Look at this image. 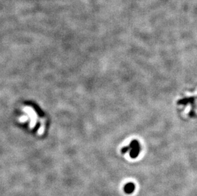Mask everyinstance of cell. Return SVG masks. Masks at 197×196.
Masks as SVG:
<instances>
[{"label":"cell","instance_id":"6da1fadb","mask_svg":"<svg viewBox=\"0 0 197 196\" xmlns=\"http://www.w3.org/2000/svg\"><path fill=\"white\" fill-rule=\"evenodd\" d=\"M133 189H134V186L131 183L128 184L124 188L125 192H127V193H131V192L133 191Z\"/></svg>","mask_w":197,"mask_h":196}]
</instances>
